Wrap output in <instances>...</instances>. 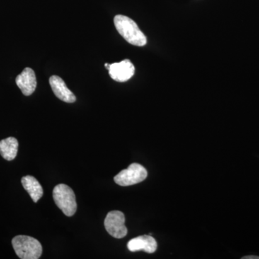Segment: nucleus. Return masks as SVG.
I'll return each instance as SVG.
<instances>
[{"label": "nucleus", "instance_id": "20e7f679", "mask_svg": "<svg viewBox=\"0 0 259 259\" xmlns=\"http://www.w3.org/2000/svg\"><path fill=\"white\" fill-rule=\"evenodd\" d=\"M148 172L144 166L137 163H132L128 168L121 171L114 177L115 183L122 187L139 184L146 180Z\"/></svg>", "mask_w": 259, "mask_h": 259}, {"label": "nucleus", "instance_id": "6e6552de", "mask_svg": "<svg viewBox=\"0 0 259 259\" xmlns=\"http://www.w3.org/2000/svg\"><path fill=\"white\" fill-rule=\"evenodd\" d=\"M49 83L54 95L61 101L67 102V103H73L76 102V98L74 94L67 88L64 80L61 77L56 75L51 76Z\"/></svg>", "mask_w": 259, "mask_h": 259}, {"label": "nucleus", "instance_id": "7ed1b4c3", "mask_svg": "<svg viewBox=\"0 0 259 259\" xmlns=\"http://www.w3.org/2000/svg\"><path fill=\"white\" fill-rule=\"evenodd\" d=\"M53 197L57 207L65 215L71 217L76 213L77 204L74 191L69 186L60 184L53 191Z\"/></svg>", "mask_w": 259, "mask_h": 259}, {"label": "nucleus", "instance_id": "0eeeda50", "mask_svg": "<svg viewBox=\"0 0 259 259\" xmlns=\"http://www.w3.org/2000/svg\"><path fill=\"white\" fill-rule=\"evenodd\" d=\"M15 81L25 96H30L36 89V76L33 70L30 68H25L21 74L17 76Z\"/></svg>", "mask_w": 259, "mask_h": 259}, {"label": "nucleus", "instance_id": "9b49d317", "mask_svg": "<svg viewBox=\"0 0 259 259\" xmlns=\"http://www.w3.org/2000/svg\"><path fill=\"white\" fill-rule=\"evenodd\" d=\"M18 141L14 137L0 141V155L7 161H13L18 154Z\"/></svg>", "mask_w": 259, "mask_h": 259}, {"label": "nucleus", "instance_id": "9d476101", "mask_svg": "<svg viewBox=\"0 0 259 259\" xmlns=\"http://www.w3.org/2000/svg\"><path fill=\"white\" fill-rule=\"evenodd\" d=\"M24 189L28 192L34 202H37L42 197L44 190L38 181L32 176H25L21 180Z\"/></svg>", "mask_w": 259, "mask_h": 259}, {"label": "nucleus", "instance_id": "f03ea898", "mask_svg": "<svg viewBox=\"0 0 259 259\" xmlns=\"http://www.w3.org/2000/svg\"><path fill=\"white\" fill-rule=\"evenodd\" d=\"M15 253L22 259H37L42 254L40 242L28 236H17L12 241Z\"/></svg>", "mask_w": 259, "mask_h": 259}, {"label": "nucleus", "instance_id": "1a4fd4ad", "mask_svg": "<svg viewBox=\"0 0 259 259\" xmlns=\"http://www.w3.org/2000/svg\"><path fill=\"white\" fill-rule=\"evenodd\" d=\"M127 248L131 252L144 250L148 253H152L157 249V243L152 236H141L131 239L127 243Z\"/></svg>", "mask_w": 259, "mask_h": 259}, {"label": "nucleus", "instance_id": "f8f14e48", "mask_svg": "<svg viewBox=\"0 0 259 259\" xmlns=\"http://www.w3.org/2000/svg\"><path fill=\"white\" fill-rule=\"evenodd\" d=\"M243 259H259L258 255H245L242 258Z\"/></svg>", "mask_w": 259, "mask_h": 259}, {"label": "nucleus", "instance_id": "39448f33", "mask_svg": "<svg viewBox=\"0 0 259 259\" xmlns=\"http://www.w3.org/2000/svg\"><path fill=\"white\" fill-rule=\"evenodd\" d=\"M125 218L120 211H111L107 214L105 220V227L107 233L115 238H124L127 233Z\"/></svg>", "mask_w": 259, "mask_h": 259}, {"label": "nucleus", "instance_id": "f257e3e1", "mask_svg": "<svg viewBox=\"0 0 259 259\" xmlns=\"http://www.w3.org/2000/svg\"><path fill=\"white\" fill-rule=\"evenodd\" d=\"M114 23L117 31L126 41L136 47L146 45V37L132 19L125 15H117L114 18Z\"/></svg>", "mask_w": 259, "mask_h": 259}, {"label": "nucleus", "instance_id": "423d86ee", "mask_svg": "<svg viewBox=\"0 0 259 259\" xmlns=\"http://www.w3.org/2000/svg\"><path fill=\"white\" fill-rule=\"evenodd\" d=\"M105 66L108 70L110 77L119 82L127 81L134 75V64L128 59H125L121 62L114 63L112 64L106 63Z\"/></svg>", "mask_w": 259, "mask_h": 259}]
</instances>
